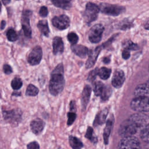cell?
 <instances>
[{"instance_id":"obj_1","label":"cell","mask_w":149,"mask_h":149,"mask_svg":"<svg viewBox=\"0 0 149 149\" xmlns=\"http://www.w3.org/2000/svg\"><path fill=\"white\" fill-rule=\"evenodd\" d=\"M147 120V116L144 113L141 112L134 113L120 125L119 134L122 137L133 136L139 129H142L148 124Z\"/></svg>"},{"instance_id":"obj_2","label":"cell","mask_w":149,"mask_h":149,"mask_svg":"<svg viewBox=\"0 0 149 149\" xmlns=\"http://www.w3.org/2000/svg\"><path fill=\"white\" fill-rule=\"evenodd\" d=\"M65 86L63 77V66L59 63L51 73L49 83V91L53 95H56L62 92Z\"/></svg>"},{"instance_id":"obj_3","label":"cell","mask_w":149,"mask_h":149,"mask_svg":"<svg viewBox=\"0 0 149 149\" xmlns=\"http://www.w3.org/2000/svg\"><path fill=\"white\" fill-rule=\"evenodd\" d=\"M131 108L139 112L149 111V97L137 96L130 102Z\"/></svg>"},{"instance_id":"obj_4","label":"cell","mask_w":149,"mask_h":149,"mask_svg":"<svg viewBox=\"0 0 149 149\" xmlns=\"http://www.w3.org/2000/svg\"><path fill=\"white\" fill-rule=\"evenodd\" d=\"M140 141L134 136L123 137L118 145V149H140Z\"/></svg>"},{"instance_id":"obj_5","label":"cell","mask_w":149,"mask_h":149,"mask_svg":"<svg viewBox=\"0 0 149 149\" xmlns=\"http://www.w3.org/2000/svg\"><path fill=\"white\" fill-rule=\"evenodd\" d=\"M100 8L97 5L91 2H88L83 13V18L85 22L87 23H90L96 20Z\"/></svg>"},{"instance_id":"obj_6","label":"cell","mask_w":149,"mask_h":149,"mask_svg":"<svg viewBox=\"0 0 149 149\" xmlns=\"http://www.w3.org/2000/svg\"><path fill=\"white\" fill-rule=\"evenodd\" d=\"M99 8L101 12L110 16H118L125 9L123 6L109 3H101Z\"/></svg>"},{"instance_id":"obj_7","label":"cell","mask_w":149,"mask_h":149,"mask_svg":"<svg viewBox=\"0 0 149 149\" xmlns=\"http://www.w3.org/2000/svg\"><path fill=\"white\" fill-rule=\"evenodd\" d=\"M5 120L12 125H17L22 119V111L19 109H13L3 112Z\"/></svg>"},{"instance_id":"obj_8","label":"cell","mask_w":149,"mask_h":149,"mask_svg":"<svg viewBox=\"0 0 149 149\" xmlns=\"http://www.w3.org/2000/svg\"><path fill=\"white\" fill-rule=\"evenodd\" d=\"M93 91L97 96H100L103 100H107L111 94V88L101 81H96L94 83Z\"/></svg>"},{"instance_id":"obj_9","label":"cell","mask_w":149,"mask_h":149,"mask_svg":"<svg viewBox=\"0 0 149 149\" xmlns=\"http://www.w3.org/2000/svg\"><path fill=\"white\" fill-rule=\"evenodd\" d=\"M104 29L103 26L101 24H97L93 26L88 33L89 40L93 43L99 42L102 38Z\"/></svg>"},{"instance_id":"obj_10","label":"cell","mask_w":149,"mask_h":149,"mask_svg":"<svg viewBox=\"0 0 149 149\" xmlns=\"http://www.w3.org/2000/svg\"><path fill=\"white\" fill-rule=\"evenodd\" d=\"M52 24L59 30H63L70 26L69 17L65 15H61L59 16H55L52 19Z\"/></svg>"},{"instance_id":"obj_11","label":"cell","mask_w":149,"mask_h":149,"mask_svg":"<svg viewBox=\"0 0 149 149\" xmlns=\"http://www.w3.org/2000/svg\"><path fill=\"white\" fill-rule=\"evenodd\" d=\"M42 49L40 46H36L30 52L27 61L29 64L32 66L37 65L40 63L42 58Z\"/></svg>"},{"instance_id":"obj_12","label":"cell","mask_w":149,"mask_h":149,"mask_svg":"<svg viewBox=\"0 0 149 149\" xmlns=\"http://www.w3.org/2000/svg\"><path fill=\"white\" fill-rule=\"evenodd\" d=\"M31 14L30 10H24L22 13V29L24 31V34L27 38H31V29L30 24V16Z\"/></svg>"},{"instance_id":"obj_13","label":"cell","mask_w":149,"mask_h":149,"mask_svg":"<svg viewBox=\"0 0 149 149\" xmlns=\"http://www.w3.org/2000/svg\"><path fill=\"white\" fill-rule=\"evenodd\" d=\"M125 80V76L124 72L122 70L117 69L113 73L112 79V84L114 87L119 88L123 85Z\"/></svg>"},{"instance_id":"obj_14","label":"cell","mask_w":149,"mask_h":149,"mask_svg":"<svg viewBox=\"0 0 149 149\" xmlns=\"http://www.w3.org/2000/svg\"><path fill=\"white\" fill-rule=\"evenodd\" d=\"M101 50V47L99 46L95 48L94 50L90 51L88 55V59L86 63V67L87 69L90 68L94 66Z\"/></svg>"},{"instance_id":"obj_15","label":"cell","mask_w":149,"mask_h":149,"mask_svg":"<svg viewBox=\"0 0 149 149\" xmlns=\"http://www.w3.org/2000/svg\"><path fill=\"white\" fill-rule=\"evenodd\" d=\"M135 97L146 96L149 97V80L145 83L138 85L134 91Z\"/></svg>"},{"instance_id":"obj_16","label":"cell","mask_w":149,"mask_h":149,"mask_svg":"<svg viewBox=\"0 0 149 149\" xmlns=\"http://www.w3.org/2000/svg\"><path fill=\"white\" fill-rule=\"evenodd\" d=\"M53 53L54 55L61 54L63 52L64 45L62 38L60 37H55L52 41Z\"/></svg>"},{"instance_id":"obj_17","label":"cell","mask_w":149,"mask_h":149,"mask_svg":"<svg viewBox=\"0 0 149 149\" xmlns=\"http://www.w3.org/2000/svg\"><path fill=\"white\" fill-rule=\"evenodd\" d=\"M44 125V122L42 121V120L39 118H36L33 120L30 123L31 129L36 134H38L42 131Z\"/></svg>"},{"instance_id":"obj_18","label":"cell","mask_w":149,"mask_h":149,"mask_svg":"<svg viewBox=\"0 0 149 149\" xmlns=\"http://www.w3.org/2000/svg\"><path fill=\"white\" fill-rule=\"evenodd\" d=\"M72 51L81 58H84L88 53V48L82 45H73L72 47Z\"/></svg>"},{"instance_id":"obj_19","label":"cell","mask_w":149,"mask_h":149,"mask_svg":"<svg viewBox=\"0 0 149 149\" xmlns=\"http://www.w3.org/2000/svg\"><path fill=\"white\" fill-rule=\"evenodd\" d=\"M91 91V89L89 86L87 85L84 87L83 93H82L81 99V105L83 108H86V107L89 101Z\"/></svg>"},{"instance_id":"obj_20","label":"cell","mask_w":149,"mask_h":149,"mask_svg":"<svg viewBox=\"0 0 149 149\" xmlns=\"http://www.w3.org/2000/svg\"><path fill=\"white\" fill-rule=\"evenodd\" d=\"M51 1L55 6L63 9H69L72 6V0H51Z\"/></svg>"},{"instance_id":"obj_21","label":"cell","mask_w":149,"mask_h":149,"mask_svg":"<svg viewBox=\"0 0 149 149\" xmlns=\"http://www.w3.org/2000/svg\"><path fill=\"white\" fill-rule=\"evenodd\" d=\"M37 27L43 36H48L49 33V30L48 26V22L47 20H40L38 22Z\"/></svg>"},{"instance_id":"obj_22","label":"cell","mask_w":149,"mask_h":149,"mask_svg":"<svg viewBox=\"0 0 149 149\" xmlns=\"http://www.w3.org/2000/svg\"><path fill=\"white\" fill-rule=\"evenodd\" d=\"M69 144L73 149H81L83 147L82 142L77 137L70 136L69 138Z\"/></svg>"},{"instance_id":"obj_23","label":"cell","mask_w":149,"mask_h":149,"mask_svg":"<svg viewBox=\"0 0 149 149\" xmlns=\"http://www.w3.org/2000/svg\"><path fill=\"white\" fill-rule=\"evenodd\" d=\"M140 138L145 143H149V123L144 126L140 132Z\"/></svg>"},{"instance_id":"obj_24","label":"cell","mask_w":149,"mask_h":149,"mask_svg":"<svg viewBox=\"0 0 149 149\" xmlns=\"http://www.w3.org/2000/svg\"><path fill=\"white\" fill-rule=\"evenodd\" d=\"M111 70L105 67H102L98 70V75L103 80H107L111 75Z\"/></svg>"},{"instance_id":"obj_25","label":"cell","mask_w":149,"mask_h":149,"mask_svg":"<svg viewBox=\"0 0 149 149\" xmlns=\"http://www.w3.org/2000/svg\"><path fill=\"white\" fill-rule=\"evenodd\" d=\"M107 113H108V111L107 109H104L102 111L97 115L95 120V123H97V125H101L102 123H103L105 120Z\"/></svg>"},{"instance_id":"obj_26","label":"cell","mask_w":149,"mask_h":149,"mask_svg":"<svg viewBox=\"0 0 149 149\" xmlns=\"http://www.w3.org/2000/svg\"><path fill=\"white\" fill-rule=\"evenodd\" d=\"M39 92L38 88L33 84H29L26 91V95L28 96H36Z\"/></svg>"},{"instance_id":"obj_27","label":"cell","mask_w":149,"mask_h":149,"mask_svg":"<svg viewBox=\"0 0 149 149\" xmlns=\"http://www.w3.org/2000/svg\"><path fill=\"white\" fill-rule=\"evenodd\" d=\"M111 126H112V121L109 120L107 122L106 127L104 129V141H105V144L108 143V137H109V136L111 133Z\"/></svg>"},{"instance_id":"obj_28","label":"cell","mask_w":149,"mask_h":149,"mask_svg":"<svg viewBox=\"0 0 149 149\" xmlns=\"http://www.w3.org/2000/svg\"><path fill=\"white\" fill-rule=\"evenodd\" d=\"M6 37L9 41H15L18 39V36L13 29H9L6 32Z\"/></svg>"},{"instance_id":"obj_29","label":"cell","mask_w":149,"mask_h":149,"mask_svg":"<svg viewBox=\"0 0 149 149\" xmlns=\"http://www.w3.org/2000/svg\"><path fill=\"white\" fill-rule=\"evenodd\" d=\"M22 80L19 77H15L11 81V86L13 90H19L22 86Z\"/></svg>"},{"instance_id":"obj_30","label":"cell","mask_w":149,"mask_h":149,"mask_svg":"<svg viewBox=\"0 0 149 149\" xmlns=\"http://www.w3.org/2000/svg\"><path fill=\"white\" fill-rule=\"evenodd\" d=\"M67 38L69 40V41L73 45H75L77 41H78V40H79V37L75 33H73V32H72V33H70L68 34V36H67Z\"/></svg>"},{"instance_id":"obj_31","label":"cell","mask_w":149,"mask_h":149,"mask_svg":"<svg viewBox=\"0 0 149 149\" xmlns=\"http://www.w3.org/2000/svg\"><path fill=\"white\" fill-rule=\"evenodd\" d=\"M85 136L86 138L94 143L97 141V138L93 136V128L91 127H88Z\"/></svg>"},{"instance_id":"obj_32","label":"cell","mask_w":149,"mask_h":149,"mask_svg":"<svg viewBox=\"0 0 149 149\" xmlns=\"http://www.w3.org/2000/svg\"><path fill=\"white\" fill-rule=\"evenodd\" d=\"M76 118V114L73 112H70L68 113V122L67 124L68 126L71 125Z\"/></svg>"},{"instance_id":"obj_33","label":"cell","mask_w":149,"mask_h":149,"mask_svg":"<svg viewBox=\"0 0 149 149\" xmlns=\"http://www.w3.org/2000/svg\"><path fill=\"white\" fill-rule=\"evenodd\" d=\"M98 70H99L98 69L96 68L90 72L88 76V80L90 81H93L95 79L96 76L98 75Z\"/></svg>"},{"instance_id":"obj_34","label":"cell","mask_w":149,"mask_h":149,"mask_svg":"<svg viewBox=\"0 0 149 149\" xmlns=\"http://www.w3.org/2000/svg\"><path fill=\"white\" fill-rule=\"evenodd\" d=\"M125 49H126L129 51V50H135V49H137L138 48V47L136 44L133 43L130 41L126 42L125 44Z\"/></svg>"},{"instance_id":"obj_35","label":"cell","mask_w":149,"mask_h":149,"mask_svg":"<svg viewBox=\"0 0 149 149\" xmlns=\"http://www.w3.org/2000/svg\"><path fill=\"white\" fill-rule=\"evenodd\" d=\"M48 9L46 6H42L39 11V14L42 17H46L48 15Z\"/></svg>"},{"instance_id":"obj_36","label":"cell","mask_w":149,"mask_h":149,"mask_svg":"<svg viewBox=\"0 0 149 149\" xmlns=\"http://www.w3.org/2000/svg\"><path fill=\"white\" fill-rule=\"evenodd\" d=\"M3 70L4 73L6 74H9L12 73V69L10 65L8 64H5L3 66Z\"/></svg>"},{"instance_id":"obj_37","label":"cell","mask_w":149,"mask_h":149,"mask_svg":"<svg viewBox=\"0 0 149 149\" xmlns=\"http://www.w3.org/2000/svg\"><path fill=\"white\" fill-rule=\"evenodd\" d=\"M27 149H40L39 144L36 141H33L27 145Z\"/></svg>"},{"instance_id":"obj_38","label":"cell","mask_w":149,"mask_h":149,"mask_svg":"<svg viewBox=\"0 0 149 149\" xmlns=\"http://www.w3.org/2000/svg\"><path fill=\"white\" fill-rule=\"evenodd\" d=\"M122 57L123 59H127L129 57H130V52L129 51L125 49L123 51H122Z\"/></svg>"},{"instance_id":"obj_39","label":"cell","mask_w":149,"mask_h":149,"mask_svg":"<svg viewBox=\"0 0 149 149\" xmlns=\"http://www.w3.org/2000/svg\"><path fill=\"white\" fill-rule=\"evenodd\" d=\"M144 27L147 29V30H149V19H147L144 24Z\"/></svg>"},{"instance_id":"obj_40","label":"cell","mask_w":149,"mask_h":149,"mask_svg":"<svg viewBox=\"0 0 149 149\" xmlns=\"http://www.w3.org/2000/svg\"><path fill=\"white\" fill-rule=\"evenodd\" d=\"M5 25H6V22L5 20H2L1 23V27H0L1 29L3 30L5 28Z\"/></svg>"},{"instance_id":"obj_41","label":"cell","mask_w":149,"mask_h":149,"mask_svg":"<svg viewBox=\"0 0 149 149\" xmlns=\"http://www.w3.org/2000/svg\"><path fill=\"white\" fill-rule=\"evenodd\" d=\"M70 109L72 110V112H73V111L75 109V108H74V102L73 101H72L70 102Z\"/></svg>"},{"instance_id":"obj_42","label":"cell","mask_w":149,"mask_h":149,"mask_svg":"<svg viewBox=\"0 0 149 149\" xmlns=\"http://www.w3.org/2000/svg\"><path fill=\"white\" fill-rule=\"evenodd\" d=\"M103 62L105 63H108L110 62V59L109 58H105L103 60Z\"/></svg>"},{"instance_id":"obj_43","label":"cell","mask_w":149,"mask_h":149,"mask_svg":"<svg viewBox=\"0 0 149 149\" xmlns=\"http://www.w3.org/2000/svg\"><path fill=\"white\" fill-rule=\"evenodd\" d=\"M2 2L4 5L8 4L10 2V0H2Z\"/></svg>"},{"instance_id":"obj_44","label":"cell","mask_w":149,"mask_h":149,"mask_svg":"<svg viewBox=\"0 0 149 149\" xmlns=\"http://www.w3.org/2000/svg\"><path fill=\"white\" fill-rule=\"evenodd\" d=\"M1 3L0 2V11H1Z\"/></svg>"}]
</instances>
